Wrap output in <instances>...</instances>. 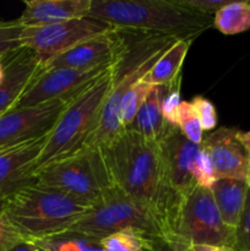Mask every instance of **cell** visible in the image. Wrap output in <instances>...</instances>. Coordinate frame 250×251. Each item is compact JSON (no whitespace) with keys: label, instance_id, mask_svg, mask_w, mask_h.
<instances>
[{"label":"cell","instance_id":"obj_1","mask_svg":"<svg viewBox=\"0 0 250 251\" xmlns=\"http://www.w3.org/2000/svg\"><path fill=\"white\" fill-rule=\"evenodd\" d=\"M103 151L114 185L153 216L164 238H173L183 198L167 181L158 144L125 129Z\"/></svg>","mask_w":250,"mask_h":251},{"label":"cell","instance_id":"obj_2","mask_svg":"<svg viewBox=\"0 0 250 251\" xmlns=\"http://www.w3.org/2000/svg\"><path fill=\"white\" fill-rule=\"evenodd\" d=\"M88 17L115 29L190 41L213 26L212 15L188 9L178 0H92Z\"/></svg>","mask_w":250,"mask_h":251},{"label":"cell","instance_id":"obj_3","mask_svg":"<svg viewBox=\"0 0 250 251\" xmlns=\"http://www.w3.org/2000/svg\"><path fill=\"white\" fill-rule=\"evenodd\" d=\"M112 83L113 68L66 103L53 130L47 136L37 159L36 172L93 147Z\"/></svg>","mask_w":250,"mask_h":251},{"label":"cell","instance_id":"obj_4","mask_svg":"<svg viewBox=\"0 0 250 251\" xmlns=\"http://www.w3.org/2000/svg\"><path fill=\"white\" fill-rule=\"evenodd\" d=\"M122 31V29H120ZM125 46L113 66V83L103 107L93 147L104 149L123 132L120 105L127 91L146 76L162 54L179 39L158 34L123 31Z\"/></svg>","mask_w":250,"mask_h":251},{"label":"cell","instance_id":"obj_5","mask_svg":"<svg viewBox=\"0 0 250 251\" xmlns=\"http://www.w3.org/2000/svg\"><path fill=\"white\" fill-rule=\"evenodd\" d=\"M92 207L33 181L11 196L2 211L27 242H37L65 233Z\"/></svg>","mask_w":250,"mask_h":251},{"label":"cell","instance_id":"obj_6","mask_svg":"<svg viewBox=\"0 0 250 251\" xmlns=\"http://www.w3.org/2000/svg\"><path fill=\"white\" fill-rule=\"evenodd\" d=\"M34 176L38 184L90 206L97 205L115 188L100 147H90L75 156L54 162L36 172Z\"/></svg>","mask_w":250,"mask_h":251},{"label":"cell","instance_id":"obj_7","mask_svg":"<svg viewBox=\"0 0 250 251\" xmlns=\"http://www.w3.org/2000/svg\"><path fill=\"white\" fill-rule=\"evenodd\" d=\"M172 240L188 245L234 248L235 228L223 222L210 188L194 186L183 196Z\"/></svg>","mask_w":250,"mask_h":251},{"label":"cell","instance_id":"obj_8","mask_svg":"<svg viewBox=\"0 0 250 251\" xmlns=\"http://www.w3.org/2000/svg\"><path fill=\"white\" fill-rule=\"evenodd\" d=\"M129 228L141 230L151 237H163L162 228L153 216L115 186L66 232L100 240Z\"/></svg>","mask_w":250,"mask_h":251},{"label":"cell","instance_id":"obj_9","mask_svg":"<svg viewBox=\"0 0 250 251\" xmlns=\"http://www.w3.org/2000/svg\"><path fill=\"white\" fill-rule=\"evenodd\" d=\"M112 26L91 17L71 20L61 24L25 27L21 36L24 48L38 56L42 65L83 41L113 31Z\"/></svg>","mask_w":250,"mask_h":251},{"label":"cell","instance_id":"obj_10","mask_svg":"<svg viewBox=\"0 0 250 251\" xmlns=\"http://www.w3.org/2000/svg\"><path fill=\"white\" fill-rule=\"evenodd\" d=\"M112 68H95L88 70L43 68L25 91L15 108L36 107L54 100L69 102Z\"/></svg>","mask_w":250,"mask_h":251},{"label":"cell","instance_id":"obj_11","mask_svg":"<svg viewBox=\"0 0 250 251\" xmlns=\"http://www.w3.org/2000/svg\"><path fill=\"white\" fill-rule=\"evenodd\" d=\"M64 100L12 108L0 117V151L47 136L65 108Z\"/></svg>","mask_w":250,"mask_h":251},{"label":"cell","instance_id":"obj_12","mask_svg":"<svg viewBox=\"0 0 250 251\" xmlns=\"http://www.w3.org/2000/svg\"><path fill=\"white\" fill-rule=\"evenodd\" d=\"M167 181L183 198L198 185L201 145L189 141L178 126L169 127L158 144Z\"/></svg>","mask_w":250,"mask_h":251},{"label":"cell","instance_id":"obj_13","mask_svg":"<svg viewBox=\"0 0 250 251\" xmlns=\"http://www.w3.org/2000/svg\"><path fill=\"white\" fill-rule=\"evenodd\" d=\"M125 46L124 33L113 29L108 33L93 37L76 44L69 50L50 59L44 65L46 69L68 68L88 70L95 68H110L119 59Z\"/></svg>","mask_w":250,"mask_h":251},{"label":"cell","instance_id":"obj_14","mask_svg":"<svg viewBox=\"0 0 250 251\" xmlns=\"http://www.w3.org/2000/svg\"><path fill=\"white\" fill-rule=\"evenodd\" d=\"M239 130L220 127L202 140L216 179L230 178L247 181L249 176L250 154L239 140Z\"/></svg>","mask_w":250,"mask_h":251},{"label":"cell","instance_id":"obj_15","mask_svg":"<svg viewBox=\"0 0 250 251\" xmlns=\"http://www.w3.org/2000/svg\"><path fill=\"white\" fill-rule=\"evenodd\" d=\"M47 136L0 151V203L36 181V163Z\"/></svg>","mask_w":250,"mask_h":251},{"label":"cell","instance_id":"obj_16","mask_svg":"<svg viewBox=\"0 0 250 251\" xmlns=\"http://www.w3.org/2000/svg\"><path fill=\"white\" fill-rule=\"evenodd\" d=\"M2 61L5 76L0 85V117L16 107L25 91L44 68L38 56L27 48L15 51Z\"/></svg>","mask_w":250,"mask_h":251},{"label":"cell","instance_id":"obj_17","mask_svg":"<svg viewBox=\"0 0 250 251\" xmlns=\"http://www.w3.org/2000/svg\"><path fill=\"white\" fill-rule=\"evenodd\" d=\"M92 0H26L19 21L25 27L49 26L88 16Z\"/></svg>","mask_w":250,"mask_h":251},{"label":"cell","instance_id":"obj_18","mask_svg":"<svg viewBox=\"0 0 250 251\" xmlns=\"http://www.w3.org/2000/svg\"><path fill=\"white\" fill-rule=\"evenodd\" d=\"M166 86H153L149 97L140 108L134 123L127 129L144 137L147 141L159 144L169 130L168 124L162 114V100H163Z\"/></svg>","mask_w":250,"mask_h":251},{"label":"cell","instance_id":"obj_19","mask_svg":"<svg viewBox=\"0 0 250 251\" xmlns=\"http://www.w3.org/2000/svg\"><path fill=\"white\" fill-rule=\"evenodd\" d=\"M210 189L223 222L230 228L237 227L247 200L249 184L238 179L222 178L216 179Z\"/></svg>","mask_w":250,"mask_h":251},{"label":"cell","instance_id":"obj_20","mask_svg":"<svg viewBox=\"0 0 250 251\" xmlns=\"http://www.w3.org/2000/svg\"><path fill=\"white\" fill-rule=\"evenodd\" d=\"M193 42L190 39H179L174 42L162 54L142 81L151 86H168L173 83L181 76V68Z\"/></svg>","mask_w":250,"mask_h":251},{"label":"cell","instance_id":"obj_21","mask_svg":"<svg viewBox=\"0 0 250 251\" xmlns=\"http://www.w3.org/2000/svg\"><path fill=\"white\" fill-rule=\"evenodd\" d=\"M213 27L223 34H237L250 28V1L230 0L213 15Z\"/></svg>","mask_w":250,"mask_h":251},{"label":"cell","instance_id":"obj_22","mask_svg":"<svg viewBox=\"0 0 250 251\" xmlns=\"http://www.w3.org/2000/svg\"><path fill=\"white\" fill-rule=\"evenodd\" d=\"M44 251H103L100 239L65 232L46 239L31 242Z\"/></svg>","mask_w":250,"mask_h":251},{"label":"cell","instance_id":"obj_23","mask_svg":"<svg viewBox=\"0 0 250 251\" xmlns=\"http://www.w3.org/2000/svg\"><path fill=\"white\" fill-rule=\"evenodd\" d=\"M151 235L129 228L100 239L103 251H147Z\"/></svg>","mask_w":250,"mask_h":251},{"label":"cell","instance_id":"obj_24","mask_svg":"<svg viewBox=\"0 0 250 251\" xmlns=\"http://www.w3.org/2000/svg\"><path fill=\"white\" fill-rule=\"evenodd\" d=\"M152 87L153 86L140 80L127 91V93L123 98L122 105H120V124H122L123 129H127L134 123L140 108L149 97Z\"/></svg>","mask_w":250,"mask_h":251},{"label":"cell","instance_id":"obj_25","mask_svg":"<svg viewBox=\"0 0 250 251\" xmlns=\"http://www.w3.org/2000/svg\"><path fill=\"white\" fill-rule=\"evenodd\" d=\"M176 125L181 134L196 145L202 144V129L190 102L181 100L176 115Z\"/></svg>","mask_w":250,"mask_h":251},{"label":"cell","instance_id":"obj_26","mask_svg":"<svg viewBox=\"0 0 250 251\" xmlns=\"http://www.w3.org/2000/svg\"><path fill=\"white\" fill-rule=\"evenodd\" d=\"M25 26L16 20L0 21V60H4L22 47L21 36Z\"/></svg>","mask_w":250,"mask_h":251},{"label":"cell","instance_id":"obj_27","mask_svg":"<svg viewBox=\"0 0 250 251\" xmlns=\"http://www.w3.org/2000/svg\"><path fill=\"white\" fill-rule=\"evenodd\" d=\"M180 86L181 76H179L173 83L166 86L163 100H162V114L164 120L169 126H178L176 125V115L178 108L180 104Z\"/></svg>","mask_w":250,"mask_h":251},{"label":"cell","instance_id":"obj_28","mask_svg":"<svg viewBox=\"0 0 250 251\" xmlns=\"http://www.w3.org/2000/svg\"><path fill=\"white\" fill-rule=\"evenodd\" d=\"M190 103L193 105V109L198 117L199 122H200L202 131L215 129L218 120L215 105L202 96H195Z\"/></svg>","mask_w":250,"mask_h":251},{"label":"cell","instance_id":"obj_29","mask_svg":"<svg viewBox=\"0 0 250 251\" xmlns=\"http://www.w3.org/2000/svg\"><path fill=\"white\" fill-rule=\"evenodd\" d=\"M27 242L9 220L4 211H0V251H11L21 243Z\"/></svg>","mask_w":250,"mask_h":251},{"label":"cell","instance_id":"obj_30","mask_svg":"<svg viewBox=\"0 0 250 251\" xmlns=\"http://www.w3.org/2000/svg\"><path fill=\"white\" fill-rule=\"evenodd\" d=\"M235 251H250V186L247 194L242 216L235 227Z\"/></svg>","mask_w":250,"mask_h":251},{"label":"cell","instance_id":"obj_31","mask_svg":"<svg viewBox=\"0 0 250 251\" xmlns=\"http://www.w3.org/2000/svg\"><path fill=\"white\" fill-rule=\"evenodd\" d=\"M229 1L230 0H178L179 4L188 9L205 15H212V16Z\"/></svg>","mask_w":250,"mask_h":251},{"label":"cell","instance_id":"obj_32","mask_svg":"<svg viewBox=\"0 0 250 251\" xmlns=\"http://www.w3.org/2000/svg\"><path fill=\"white\" fill-rule=\"evenodd\" d=\"M147 251H180L176 243L164 237H152Z\"/></svg>","mask_w":250,"mask_h":251},{"label":"cell","instance_id":"obj_33","mask_svg":"<svg viewBox=\"0 0 250 251\" xmlns=\"http://www.w3.org/2000/svg\"><path fill=\"white\" fill-rule=\"evenodd\" d=\"M193 251H235L229 247H216V245H190Z\"/></svg>","mask_w":250,"mask_h":251},{"label":"cell","instance_id":"obj_34","mask_svg":"<svg viewBox=\"0 0 250 251\" xmlns=\"http://www.w3.org/2000/svg\"><path fill=\"white\" fill-rule=\"evenodd\" d=\"M11 251H44L42 250L38 245L33 244L31 242H24L21 244L17 245L16 248H14Z\"/></svg>","mask_w":250,"mask_h":251},{"label":"cell","instance_id":"obj_35","mask_svg":"<svg viewBox=\"0 0 250 251\" xmlns=\"http://www.w3.org/2000/svg\"><path fill=\"white\" fill-rule=\"evenodd\" d=\"M238 136H239L240 142H242L243 146L245 147L248 153L250 154V131H247V132L239 131V135H238Z\"/></svg>","mask_w":250,"mask_h":251},{"label":"cell","instance_id":"obj_36","mask_svg":"<svg viewBox=\"0 0 250 251\" xmlns=\"http://www.w3.org/2000/svg\"><path fill=\"white\" fill-rule=\"evenodd\" d=\"M172 240V239H171ZM174 243H176V245H178L179 250L180 251H193V249H191L190 245L185 244V243H181V242H178V240H173Z\"/></svg>","mask_w":250,"mask_h":251},{"label":"cell","instance_id":"obj_37","mask_svg":"<svg viewBox=\"0 0 250 251\" xmlns=\"http://www.w3.org/2000/svg\"><path fill=\"white\" fill-rule=\"evenodd\" d=\"M5 76V68H4V61L0 60V85H1L2 80Z\"/></svg>","mask_w":250,"mask_h":251},{"label":"cell","instance_id":"obj_38","mask_svg":"<svg viewBox=\"0 0 250 251\" xmlns=\"http://www.w3.org/2000/svg\"><path fill=\"white\" fill-rule=\"evenodd\" d=\"M248 184L250 186V164H249V176H248Z\"/></svg>","mask_w":250,"mask_h":251},{"label":"cell","instance_id":"obj_39","mask_svg":"<svg viewBox=\"0 0 250 251\" xmlns=\"http://www.w3.org/2000/svg\"><path fill=\"white\" fill-rule=\"evenodd\" d=\"M2 208H4V205H2V203H0V211H2Z\"/></svg>","mask_w":250,"mask_h":251}]
</instances>
